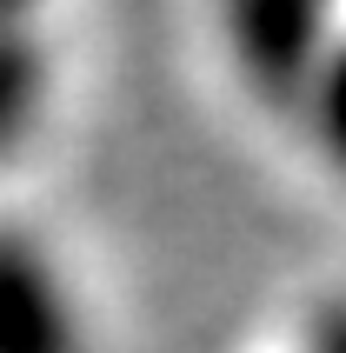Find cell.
Listing matches in <instances>:
<instances>
[{
  "label": "cell",
  "mask_w": 346,
  "mask_h": 353,
  "mask_svg": "<svg viewBox=\"0 0 346 353\" xmlns=\"http://www.w3.org/2000/svg\"><path fill=\"white\" fill-rule=\"evenodd\" d=\"M227 47L240 80L267 100V114H300L333 47V20L327 7H307V0H240L227 14Z\"/></svg>",
  "instance_id": "obj_1"
},
{
  "label": "cell",
  "mask_w": 346,
  "mask_h": 353,
  "mask_svg": "<svg viewBox=\"0 0 346 353\" xmlns=\"http://www.w3.org/2000/svg\"><path fill=\"white\" fill-rule=\"evenodd\" d=\"M0 353H87L80 300L40 240L0 227Z\"/></svg>",
  "instance_id": "obj_2"
},
{
  "label": "cell",
  "mask_w": 346,
  "mask_h": 353,
  "mask_svg": "<svg viewBox=\"0 0 346 353\" xmlns=\"http://www.w3.org/2000/svg\"><path fill=\"white\" fill-rule=\"evenodd\" d=\"M47 114V54L20 14H0V167L34 140Z\"/></svg>",
  "instance_id": "obj_3"
},
{
  "label": "cell",
  "mask_w": 346,
  "mask_h": 353,
  "mask_svg": "<svg viewBox=\"0 0 346 353\" xmlns=\"http://www.w3.org/2000/svg\"><path fill=\"white\" fill-rule=\"evenodd\" d=\"M300 120H307V134H313V147H320V160L346 180V34H333L327 60H320V74H313L307 100H300Z\"/></svg>",
  "instance_id": "obj_4"
},
{
  "label": "cell",
  "mask_w": 346,
  "mask_h": 353,
  "mask_svg": "<svg viewBox=\"0 0 346 353\" xmlns=\"http://www.w3.org/2000/svg\"><path fill=\"white\" fill-rule=\"evenodd\" d=\"M307 353H346V300L313 307V320H307Z\"/></svg>",
  "instance_id": "obj_5"
}]
</instances>
